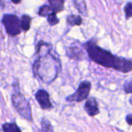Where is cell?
<instances>
[{
	"mask_svg": "<svg viewBox=\"0 0 132 132\" xmlns=\"http://www.w3.org/2000/svg\"><path fill=\"white\" fill-rule=\"evenodd\" d=\"M84 47L90 59L94 63L106 68H113L122 73L131 71V60L111 54L109 51L100 47L94 39L87 42L84 44Z\"/></svg>",
	"mask_w": 132,
	"mask_h": 132,
	"instance_id": "obj_1",
	"label": "cell"
},
{
	"mask_svg": "<svg viewBox=\"0 0 132 132\" xmlns=\"http://www.w3.org/2000/svg\"><path fill=\"white\" fill-rule=\"evenodd\" d=\"M12 101L17 112L26 120L32 121L31 106L29 104V102L20 93L19 87H17V90L14 89V92L12 96Z\"/></svg>",
	"mask_w": 132,
	"mask_h": 132,
	"instance_id": "obj_2",
	"label": "cell"
},
{
	"mask_svg": "<svg viewBox=\"0 0 132 132\" xmlns=\"http://www.w3.org/2000/svg\"><path fill=\"white\" fill-rule=\"evenodd\" d=\"M6 32L12 36H17L21 32L20 19L13 14H5L2 19Z\"/></svg>",
	"mask_w": 132,
	"mask_h": 132,
	"instance_id": "obj_3",
	"label": "cell"
},
{
	"mask_svg": "<svg viewBox=\"0 0 132 132\" xmlns=\"http://www.w3.org/2000/svg\"><path fill=\"white\" fill-rule=\"evenodd\" d=\"M91 88V84L89 81H83L79 85L77 90L72 95L67 97V101H77L81 102L86 99H87L90 91Z\"/></svg>",
	"mask_w": 132,
	"mask_h": 132,
	"instance_id": "obj_4",
	"label": "cell"
},
{
	"mask_svg": "<svg viewBox=\"0 0 132 132\" xmlns=\"http://www.w3.org/2000/svg\"><path fill=\"white\" fill-rule=\"evenodd\" d=\"M36 99L43 110H49L52 108V103L50 100V95L47 91L44 90H39L36 94Z\"/></svg>",
	"mask_w": 132,
	"mask_h": 132,
	"instance_id": "obj_5",
	"label": "cell"
},
{
	"mask_svg": "<svg viewBox=\"0 0 132 132\" xmlns=\"http://www.w3.org/2000/svg\"><path fill=\"white\" fill-rule=\"evenodd\" d=\"M84 109L87 114L90 117H94L100 113L98 103L94 97H90L87 100L84 105Z\"/></svg>",
	"mask_w": 132,
	"mask_h": 132,
	"instance_id": "obj_6",
	"label": "cell"
},
{
	"mask_svg": "<svg viewBox=\"0 0 132 132\" xmlns=\"http://www.w3.org/2000/svg\"><path fill=\"white\" fill-rule=\"evenodd\" d=\"M50 8L53 13H58L64 9V1L63 0H50Z\"/></svg>",
	"mask_w": 132,
	"mask_h": 132,
	"instance_id": "obj_7",
	"label": "cell"
},
{
	"mask_svg": "<svg viewBox=\"0 0 132 132\" xmlns=\"http://www.w3.org/2000/svg\"><path fill=\"white\" fill-rule=\"evenodd\" d=\"M67 55L70 59L80 60L82 56V51L77 46H70L67 50Z\"/></svg>",
	"mask_w": 132,
	"mask_h": 132,
	"instance_id": "obj_8",
	"label": "cell"
},
{
	"mask_svg": "<svg viewBox=\"0 0 132 132\" xmlns=\"http://www.w3.org/2000/svg\"><path fill=\"white\" fill-rule=\"evenodd\" d=\"M67 22L68 25L71 26H80L83 22V19L82 18L78 15H69L67 17Z\"/></svg>",
	"mask_w": 132,
	"mask_h": 132,
	"instance_id": "obj_9",
	"label": "cell"
},
{
	"mask_svg": "<svg viewBox=\"0 0 132 132\" xmlns=\"http://www.w3.org/2000/svg\"><path fill=\"white\" fill-rule=\"evenodd\" d=\"M32 18L28 15H23L21 17L20 19V26L21 29H22L25 32H27L29 28H30V24H31Z\"/></svg>",
	"mask_w": 132,
	"mask_h": 132,
	"instance_id": "obj_10",
	"label": "cell"
},
{
	"mask_svg": "<svg viewBox=\"0 0 132 132\" xmlns=\"http://www.w3.org/2000/svg\"><path fill=\"white\" fill-rule=\"evenodd\" d=\"M73 3L76 6V8L77 9V10L79 11V12L84 15L87 16V5L84 1H80V0H77V1H73Z\"/></svg>",
	"mask_w": 132,
	"mask_h": 132,
	"instance_id": "obj_11",
	"label": "cell"
},
{
	"mask_svg": "<svg viewBox=\"0 0 132 132\" xmlns=\"http://www.w3.org/2000/svg\"><path fill=\"white\" fill-rule=\"evenodd\" d=\"M2 128L4 132H22L15 123H5Z\"/></svg>",
	"mask_w": 132,
	"mask_h": 132,
	"instance_id": "obj_12",
	"label": "cell"
},
{
	"mask_svg": "<svg viewBox=\"0 0 132 132\" xmlns=\"http://www.w3.org/2000/svg\"><path fill=\"white\" fill-rule=\"evenodd\" d=\"M41 128L42 132H54L53 128L50 124V121L45 118H42L41 120Z\"/></svg>",
	"mask_w": 132,
	"mask_h": 132,
	"instance_id": "obj_13",
	"label": "cell"
},
{
	"mask_svg": "<svg viewBox=\"0 0 132 132\" xmlns=\"http://www.w3.org/2000/svg\"><path fill=\"white\" fill-rule=\"evenodd\" d=\"M50 13H52V11L50 8V5H46V4H44L39 9V11H38V15L42 16V17H46V16H48Z\"/></svg>",
	"mask_w": 132,
	"mask_h": 132,
	"instance_id": "obj_14",
	"label": "cell"
},
{
	"mask_svg": "<svg viewBox=\"0 0 132 132\" xmlns=\"http://www.w3.org/2000/svg\"><path fill=\"white\" fill-rule=\"evenodd\" d=\"M47 22H48V23L50 25V26H55V25H56V24H58L59 23V22H60V20H59V19L57 18V16H56V14H55V13H50L48 16H47Z\"/></svg>",
	"mask_w": 132,
	"mask_h": 132,
	"instance_id": "obj_15",
	"label": "cell"
},
{
	"mask_svg": "<svg viewBox=\"0 0 132 132\" xmlns=\"http://www.w3.org/2000/svg\"><path fill=\"white\" fill-rule=\"evenodd\" d=\"M125 12L126 19H129L132 16V3L128 2L125 7Z\"/></svg>",
	"mask_w": 132,
	"mask_h": 132,
	"instance_id": "obj_16",
	"label": "cell"
},
{
	"mask_svg": "<svg viewBox=\"0 0 132 132\" xmlns=\"http://www.w3.org/2000/svg\"><path fill=\"white\" fill-rule=\"evenodd\" d=\"M124 90L127 94H131L132 93V84L131 80H128L124 84Z\"/></svg>",
	"mask_w": 132,
	"mask_h": 132,
	"instance_id": "obj_17",
	"label": "cell"
},
{
	"mask_svg": "<svg viewBox=\"0 0 132 132\" xmlns=\"http://www.w3.org/2000/svg\"><path fill=\"white\" fill-rule=\"evenodd\" d=\"M126 121L128 122V124L131 126L132 125V114H129L127 117H126Z\"/></svg>",
	"mask_w": 132,
	"mask_h": 132,
	"instance_id": "obj_18",
	"label": "cell"
},
{
	"mask_svg": "<svg viewBox=\"0 0 132 132\" xmlns=\"http://www.w3.org/2000/svg\"><path fill=\"white\" fill-rule=\"evenodd\" d=\"M12 2L13 4H19L21 2V1H15V0H12Z\"/></svg>",
	"mask_w": 132,
	"mask_h": 132,
	"instance_id": "obj_19",
	"label": "cell"
},
{
	"mask_svg": "<svg viewBox=\"0 0 132 132\" xmlns=\"http://www.w3.org/2000/svg\"><path fill=\"white\" fill-rule=\"evenodd\" d=\"M130 104L131 105H132V97H130Z\"/></svg>",
	"mask_w": 132,
	"mask_h": 132,
	"instance_id": "obj_20",
	"label": "cell"
}]
</instances>
